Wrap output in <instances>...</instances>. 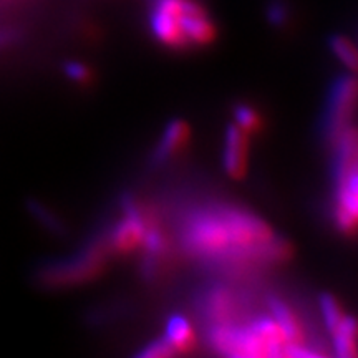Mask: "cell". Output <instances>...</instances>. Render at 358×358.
Returning a JSON list of instances; mask_svg holds the SVG:
<instances>
[{
  "label": "cell",
  "mask_w": 358,
  "mask_h": 358,
  "mask_svg": "<svg viewBox=\"0 0 358 358\" xmlns=\"http://www.w3.org/2000/svg\"><path fill=\"white\" fill-rule=\"evenodd\" d=\"M241 308H243V303H241L239 295L224 285H214L206 290L201 299V310L209 325L241 320Z\"/></svg>",
  "instance_id": "cell-10"
},
{
  "label": "cell",
  "mask_w": 358,
  "mask_h": 358,
  "mask_svg": "<svg viewBox=\"0 0 358 358\" xmlns=\"http://www.w3.org/2000/svg\"><path fill=\"white\" fill-rule=\"evenodd\" d=\"M330 335H332L335 352L340 358H353L357 355V324L352 315L345 313V317Z\"/></svg>",
  "instance_id": "cell-14"
},
{
  "label": "cell",
  "mask_w": 358,
  "mask_h": 358,
  "mask_svg": "<svg viewBox=\"0 0 358 358\" xmlns=\"http://www.w3.org/2000/svg\"><path fill=\"white\" fill-rule=\"evenodd\" d=\"M182 0H153L150 15V27L155 38L173 50L187 48L181 30Z\"/></svg>",
  "instance_id": "cell-7"
},
{
  "label": "cell",
  "mask_w": 358,
  "mask_h": 358,
  "mask_svg": "<svg viewBox=\"0 0 358 358\" xmlns=\"http://www.w3.org/2000/svg\"><path fill=\"white\" fill-rule=\"evenodd\" d=\"M334 222L345 236H353L358 217L357 131L353 124L343 129L334 143Z\"/></svg>",
  "instance_id": "cell-3"
},
{
  "label": "cell",
  "mask_w": 358,
  "mask_h": 358,
  "mask_svg": "<svg viewBox=\"0 0 358 358\" xmlns=\"http://www.w3.org/2000/svg\"><path fill=\"white\" fill-rule=\"evenodd\" d=\"M267 307H268V313H271V317L277 322V325L280 327L282 332H284L285 338H287L289 342V348H287V353H285V357H320L322 355L320 352L308 350L307 348V340H306V332H303V327L287 302L282 301L280 297H268Z\"/></svg>",
  "instance_id": "cell-8"
},
{
  "label": "cell",
  "mask_w": 358,
  "mask_h": 358,
  "mask_svg": "<svg viewBox=\"0 0 358 358\" xmlns=\"http://www.w3.org/2000/svg\"><path fill=\"white\" fill-rule=\"evenodd\" d=\"M163 337L166 338L169 347L173 348L174 355L189 353L198 345V338H196V332L192 329L191 322L185 315H181V313H173L169 317Z\"/></svg>",
  "instance_id": "cell-13"
},
{
  "label": "cell",
  "mask_w": 358,
  "mask_h": 358,
  "mask_svg": "<svg viewBox=\"0 0 358 358\" xmlns=\"http://www.w3.org/2000/svg\"><path fill=\"white\" fill-rule=\"evenodd\" d=\"M320 310H322V317H324L325 327L329 329V332H332L335 327L342 322L343 317H345V312H343L342 306H340L338 301L334 297L332 294H322L320 295Z\"/></svg>",
  "instance_id": "cell-18"
},
{
  "label": "cell",
  "mask_w": 358,
  "mask_h": 358,
  "mask_svg": "<svg viewBox=\"0 0 358 358\" xmlns=\"http://www.w3.org/2000/svg\"><path fill=\"white\" fill-rule=\"evenodd\" d=\"M275 237L261 216L229 203L201 206L187 214L181 229L189 256L234 267L277 264Z\"/></svg>",
  "instance_id": "cell-1"
},
{
  "label": "cell",
  "mask_w": 358,
  "mask_h": 358,
  "mask_svg": "<svg viewBox=\"0 0 358 358\" xmlns=\"http://www.w3.org/2000/svg\"><path fill=\"white\" fill-rule=\"evenodd\" d=\"M329 47L343 66L352 71L357 69V50L350 38L345 35H332L329 40Z\"/></svg>",
  "instance_id": "cell-15"
},
{
  "label": "cell",
  "mask_w": 358,
  "mask_h": 358,
  "mask_svg": "<svg viewBox=\"0 0 358 358\" xmlns=\"http://www.w3.org/2000/svg\"><path fill=\"white\" fill-rule=\"evenodd\" d=\"M357 103V82L353 75H345L334 83L330 93L327 113L324 118V134L330 143L337 141L348 124H352V115Z\"/></svg>",
  "instance_id": "cell-6"
},
{
  "label": "cell",
  "mask_w": 358,
  "mask_h": 358,
  "mask_svg": "<svg viewBox=\"0 0 358 358\" xmlns=\"http://www.w3.org/2000/svg\"><path fill=\"white\" fill-rule=\"evenodd\" d=\"M64 73H65V77L70 80V82H73L77 85H88L93 78V73H92V70H90V66L78 60L66 62V64L64 65Z\"/></svg>",
  "instance_id": "cell-19"
},
{
  "label": "cell",
  "mask_w": 358,
  "mask_h": 358,
  "mask_svg": "<svg viewBox=\"0 0 358 358\" xmlns=\"http://www.w3.org/2000/svg\"><path fill=\"white\" fill-rule=\"evenodd\" d=\"M108 250V244L105 245L103 243L88 245L77 256H71L65 261L45 267L42 272V280L50 285H57V287L83 284V282L100 274L103 266H105Z\"/></svg>",
  "instance_id": "cell-4"
},
{
  "label": "cell",
  "mask_w": 358,
  "mask_h": 358,
  "mask_svg": "<svg viewBox=\"0 0 358 358\" xmlns=\"http://www.w3.org/2000/svg\"><path fill=\"white\" fill-rule=\"evenodd\" d=\"M27 208H29L30 214L37 219V222H40V226H43L45 229L50 231L52 234H64V222H62L60 217H57L47 206L38 203V201H29V203H27Z\"/></svg>",
  "instance_id": "cell-17"
},
{
  "label": "cell",
  "mask_w": 358,
  "mask_h": 358,
  "mask_svg": "<svg viewBox=\"0 0 358 358\" xmlns=\"http://www.w3.org/2000/svg\"><path fill=\"white\" fill-rule=\"evenodd\" d=\"M191 138V128L185 120H171L161 134L158 146L155 148L153 161L156 164L168 163L174 156L186 150Z\"/></svg>",
  "instance_id": "cell-12"
},
{
  "label": "cell",
  "mask_w": 358,
  "mask_h": 358,
  "mask_svg": "<svg viewBox=\"0 0 358 358\" xmlns=\"http://www.w3.org/2000/svg\"><path fill=\"white\" fill-rule=\"evenodd\" d=\"M123 216L110 231L108 244L110 250L118 254H131L140 250L145 241L146 231L151 219L148 213L133 198L123 199Z\"/></svg>",
  "instance_id": "cell-5"
},
{
  "label": "cell",
  "mask_w": 358,
  "mask_h": 358,
  "mask_svg": "<svg viewBox=\"0 0 358 358\" xmlns=\"http://www.w3.org/2000/svg\"><path fill=\"white\" fill-rule=\"evenodd\" d=\"M249 159V134L237 124L231 123L224 136L222 164L224 171L232 179H243L248 173Z\"/></svg>",
  "instance_id": "cell-11"
},
{
  "label": "cell",
  "mask_w": 358,
  "mask_h": 358,
  "mask_svg": "<svg viewBox=\"0 0 358 358\" xmlns=\"http://www.w3.org/2000/svg\"><path fill=\"white\" fill-rule=\"evenodd\" d=\"M267 19L272 25L282 27L289 22V7L282 0H274L267 6Z\"/></svg>",
  "instance_id": "cell-21"
},
{
  "label": "cell",
  "mask_w": 358,
  "mask_h": 358,
  "mask_svg": "<svg viewBox=\"0 0 358 358\" xmlns=\"http://www.w3.org/2000/svg\"><path fill=\"white\" fill-rule=\"evenodd\" d=\"M173 355H174L173 348L169 347V343L166 342V338L164 337H158V338L151 340L148 345L143 347L141 350L136 353V357H140V358H168Z\"/></svg>",
  "instance_id": "cell-20"
},
{
  "label": "cell",
  "mask_w": 358,
  "mask_h": 358,
  "mask_svg": "<svg viewBox=\"0 0 358 358\" xmlns=\"http://www.w3.org/2000/svg\"><path fill=\"white\" fill-rule=\"evenodd\" d=\"M209 345L219 355L234 358L285 357L289 342L271 313L248 320L209 325Z\"/></svg>",
  "instance_id": "cell-2"
},
{
  "label": "cell",
  "mask_w": 358,
  "mask_h": 358,
  "mask_svg": "<svg viewBox=\"0 0 358 358\" xmlns=\"http://www.w3.org/2000/svg\"><path fill=\"white\" fill-rule=\"evenodd\" d=\"M181 30L187 48L206 47L216 38V25L198 0H182Z\"/></svg>",
  "instance_id": "cell-9"
},
{
  "label": "cell",
  "mask_w": 358,
  "mask_h": 358,
  "mask_svg": "<svg viewBox=\"0 0 358 358\" xmlns=\"http://www.w3.org/2000/svg\"><path fill=\"white\" fill-rule=\"evenodd\" d=\"M15 38H17L15 30H12V29H0V50H2V48L10 47V45L15 42Z\"/></svg>",
  "instance_id": "cell-22"
},
{
  "label": "cell",
  "mask_w": 358,
  "mask_h": 358,
  "mask_svg": "<svg viewBox=\"0 0 358 358\" xmlns=\"http://www.w3.org/2000/svg\"><path fill=\"white\" fill-rule=\"evenodd\" d=\"M234 124L250 136V134L259 133L262 129V116L254 106L239 103L234 108Z\"/></svg>",
  "instance_id": "cell-16"
}]
</instances>
